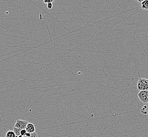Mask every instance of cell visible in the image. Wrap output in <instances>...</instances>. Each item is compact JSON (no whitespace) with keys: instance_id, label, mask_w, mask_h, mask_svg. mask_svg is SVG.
<instances>
[{"instance_id":"cell-1","label":"cell","mask_w":148,"mask_h":137,"mask_svg":"<svg viewBox=\"0 0 148 137\" xmlns=\"http://www.w3.org/2000/svg\"><path fill=\"white\" fill-rule=\"evenodd\" d=\"M137 89L139 91L148 90V79L140 77L137 83Z\"/></svg>"},{"instance_id":"cell-2","label":"cell","mask_w":148,"mask_h":137,"mask_svg":"<svg viewBox=\"0 0 148 137\" xmlns=\"http://www.w3.org/2000/svg\"><path fill=\"white\" fill-rule=\"evenodd\" d=\"M138 96L142 103H148V90L140 91Z\"/></svg>"},{"instance_id":"cell-3","label":"cell","mask_w":148,"mask_h":137,"mask_svg":"<svg viewBox=\"0 0 148 137\" xmlns=\"http://www.w3.org/2000/svg\"><path fill=\"white\" fill-rule=\"evenodd\" d=\"M29 122L25 120H17L15 122L14 127L19 129L20 130L25 129L27 127V125Z\"/></svg>"},{"instance_id":"cell-4","label":"cell","mask_w":148,"mask_h":137,"mask_svg":"<svg viewBox=\"0 0 148 137\" xmlns=\"http://www.w3.org/2000/svg\"><path fill=\"white\" fill-rule=\"evenodd\" d=\"M25 130H27V132L28 133H34L36 132V127L35 125H34L32 123H28L27 125V127Z\"/></svg>"},{"instance_id":"cell-5","label":"cell","mask_w":148,"mask_h":137,"mask_svg":"<svg viewBox=\"0 0 148 137\" xmlns=\"http://www.w3.org/2000/svg\"><path fill=\"white\" fill-rule=\"evenodd\" d=\"M141 5L142 9L148 10V0H145L141 3Z\"/></svg>"},{"instance_id":"cell-6","label":"cell","mask_w":148,"mask_h":137,"mask_svg":"<svg viewBox=\"0 0 148 137\" xmlns=\"http://www.w3.org/2000/svg\"><path fill=\"white\" fill-rule=\"evenodd\" d=\"M14 132L13 131H8L6 132L5 137H16Z\"/></svg>"},{"instance_id":"cell-7","label":"cell","mask_w":148,"mask_h":137,"mask_svg":"<svg viewBox=\"0 0 148 137\" xmlns=\"http://www.w3.org/2000/svg\"><path fill=\"white\" fill-rule=\"evenodd\" d=\"M38 137V134L36 132H34V133H32V134L27 132L26 134L24 137Z\"/></svg>"},{"instance_id":"cell-8","label":"cell","mask_w":148,"mask_h":137,"mask_svg":"<svg viewBox=\"0 0 148 137\" xmlns=\"http://www.w3.org/2000/svg\"><path fill=\"white\" fill-rule=\"evenodd\" d=\"M21 130H20V129L17 128H15V127H14V128H13V131L14 132V133H15V134H16V136H18H18H21V134H20Z\"/></svg>"},{"instance_id":"cell-9","label":"cell","mask_w":148,"mask_h":137,"mask_svg":"<svg viewBox=\"0 0 148 137\" xmlns=\"http://www.w3.org/2000/svg\"><path fill=\"white\" fill-rule=\"evenodd\" d=\"M27 133V130L25 129H23V130H21V132H20V134H21V136L24 137Z\"/></svg>"},{"instance_id":"cell-10","label":"cell","mask_w":148,"mask_h":137,"mask_svg":"<svg viewBox=\"0 0 148 137\" xmlns=\"http://www.w3.org/2000/svg\"><path fill=\"white\" fill-rule=\"evenodd\" d=\"M53 8V4L52 3H49L47 4V8L49 10L52 9Z\"/></svg>"},{"instance_id":"cell-11","label":"cell","mask_w":148,"mask_h":137,"mask_svg":"<svg viewBox=\"0 0 148 137\" xmlns=\"http://www.w3.org/2000/svg\"><path fill=\"white\" fill-rule=\"evenodd\" d=\"M54 0H44V3L45 4H48L49 3H52Z\"/></svg>"},{"instance_id":"cell-12","label":"cell","mask_w":148,"mask_h":137,"mask_svg":"<svg viewBox=\"0 0 148 137\" xmlns=\"http://www.w3.org/2000/svg\"><path fill=\"white\" fill-rule=\"evenodd\" d=\"M136 1H138L139 2H141H141H142L143 1H144L145 0H136Z\"/></svg>"}]
</instances>
